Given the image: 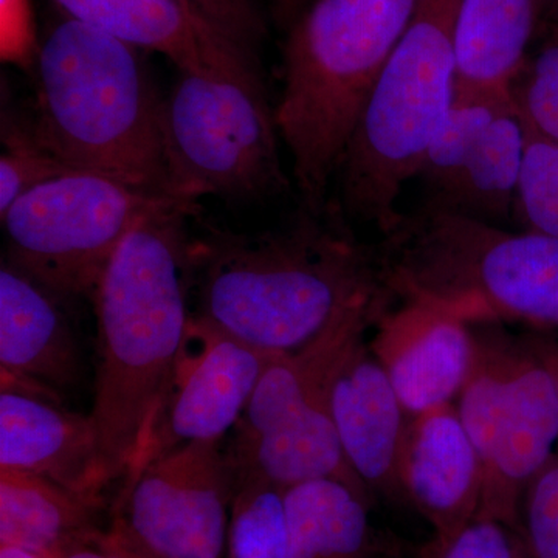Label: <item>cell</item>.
Listing matches in <instances>:
<instances>
[{
  "label": "cell",
  "mask_w": 558,
  "mask_h": 558,
  "mask_svg": "<svg viewBox=\"0 0 558 558\" xmlns=\"http://www.w3.org/2000/svg\"><path fill=\"white\" fill-rule=\"evenodd\" d=\"M542 13V27L546 31L558 25V0H538Z\"/></svg>",
  "instance_id": "cell-33"
},
{
  "label": "cell",
  "mask_w": 558,
  "mask_h": 558,
  "mask_svg": "<svg viewBox=\"0 0 558 558\" xmlns=\"http://www.w3.org/2000/svg\"><path fill=\"white\" fill-rule=\"evenodd\" d=\"M70 20L165 54L178 70L199 69L233 40L197 16L182 0H53ZM236 44V43H234Z\"/></svg>",
  "instance_id": "cell-17"
},
{
  "label": "cell",
  "mask_w": 558,
  "mask_h": 558,
  "mask_svg": "<svg viewBox=\"0 0 558 558\" xmlns=\"http://www.w3.org/2000/svg\"><path fill=\"white\" fill-rule=\"evenodd\" d=\"M231 498L219 442H191L124 481L112 526L153 558H220Z\"/></svg>",
  "instance_id": "cell-9"
},
{
  "label": "cell",
  "mask_w": 558,
  "mask_h": 558,
  "mask_svg": "<svg viewBox=\"0 0 558 558\" xmlns=\"http://www.w3.org/2000/svg\"><path fill=\"white\" fill-rule=\"evenodd\" d=\"M369 558H398V556H396V550L392 546L384 543V545H381L380 548L377 549Z\"/></svg>",
  "instance_id": "cell-35"
},
{
  "label": "cell",
  "mask_w": 558,
  "mask_h": 558,
  "mask_svg": "<svg viewBox=\"0 0 558 558\" xmlns=\"http://www.w3.org/2000/svg\"><path fill=\"white\" fill-rule=\"evenodd\" d=\"M61 558H153L138 548L123 532L110 524L94 537L69 549Z\"/></svg>",
  "instance_id": "cell-31"
},
{
  "label": "cell",
  "mask_w": 558,
  "mask_h": 558,
  "mask_svg": "<svg viewBox=\"0 0 558 558\" xmlns=\"http://www.w3.org/2000/svg\"><path fill=\"white\" fill-rule=\"evenodd\" d=\"M0 472L39 476L95 506L110 484L90 414L13 388L0 391Z\"/></svg>",
  "instance_id": "cell-14"
},
{
  "label": "cell",
  "mask_w": 558,
  "mask_h": 558,
  "mask_svg": "<svg viewBox=\"0 0 558 558\" xmlns=\"http://www.w3.org/2000/svg\"><path fill=\"white\" fill-rule=\"evenodd\" d=\"M554 347H556L557 357H558V333H553Z\"/></svg>",
  "instance_id": "cell-36"
},
{
  "label": "cell",
  "mask_w": 558,
  "mask_h": 558,
  "mask_svg": "<svg viewBox=\"0 0 558 558\" xmlns=\"http://www.w3.org/2000/svg\"><path fill=\"white\" fill-rule=\"evenodd\" d=\"M402 484L435 539L450 538L478 515L484 470L457 403L410 418Z\"/></svg>",
  "instance_id": "cell-16"
},
{
  "label": "cell",
  "mask_w": 558,
  "mask_h": 558,
  "mask_svg": "<svg viewBox=\"0 0 558 558\" xmlns=\"http://www.w3.org/2000/svg\"><path fill=\"white\" fill-rule=\"evenodd\" d=\"M160 124L175 199L253 201L289 186L258 58L238 44L199 69L179 70L161 100Z\"/></svg>",
  "instance_id": "cell-7"
},
{
  "label": "cell",
  "mask_w": 558,
  "mask_h": 558,
  "mask_svg": "<svg viewBox=\"0 0 558 558\" xmlns=\"http://www.w3.org/2000/svg\"><path fill=\"white\" fill-rule=\"evenodd\" d=\"M38 54L31 0H2L3 60L28 65Z\"/></svg>",
  "instance_id": "cell-30"
},
{
  "label": "cell",
  "mask_w": 558,
  "mask_h": 558,
  "mask_svg": "<svg viewBox=\"0 0 558 558\" xmlns=\"http://www.w3.org/2000/svg\"><path fill=\"white\" fill-rule=\"evenodd\" d=\"M178 204L196 202L154 196L95 172H65L0 215L5 259L58 295L92 296L124 238Z\"/></svg>",
  "instance_id": "cell-8"
},
{
  "label": "cell",
  "mask_w": 558,
  "mask_h": 558,
  "mask_svg": "<svg viewBox=\"0 0 558 558\" xmlns=\"http://www.w3.org/2000/svg\"><path fill=\"white\" fill-rule=\"evenodd\" d=\"M524 156V123L515 101L484 132L449 185L424 204L492 226L513 220Z\"/></svg>",
  "instance_id": "cell-19"
},
{
  "label": "cell",
  "mask_w": 558,
  "mask_h": 558,
  "mask_svg": "<svg viewBox=\"0 0 558 558\" xmlns=\"http://www.w3.org/2000/svg\"><path fill=\"white\" fill-rule=\"evenodd\" d=\"M36 65L31 124L44 148L70 170L172 197L161 100L135 47L65 17L39 47Z\"/></svg>",
  "instance_id": "cell-3"
},
{
  "label": "cell",
  "mask_w": 558,
  "mask_h": 558,
  "mask_svg": "<svg viewBox=\"0 0 558 558\" xmlns=\"http://www.w3.org/2000/svg\"><path fill=\"white\" fill-rule=\"evenodd\" d=\"M422 558H532L523 535L517 529L475 517L457 534L435 539L424 549Z\"/></svg>",
  "instance_id": "cell-28"
},
{
  "label": "cell",
  "mask_w": 558,
  "mask_h": 558,
  "mask_svg": "<svg viewBox=\"0 0 558 558\" xmlns=\"http://www.w3.org/2000/svg\"><path fill=\"white\" fill-rule=\"evenodd\" d=\"M0 156V215L28 191L70 172L36 137L31 123L13 117L2 120Z\"/></svg>",
  "instance_id": "cell-25"
},
{
  "label": "cell",
  "mask_w": 558,
  "mask_h": 558,
  "mask_svg": "<svg viewBox=\"0 0 558 558\" xmlns=\"http://www.w3.org/2000/svg\"><path fill=\"white\" fill-rule=\"evenodd\" d=\"M369 499L337 480L286 490L290 558H369L384 545L374 535Z\"/></svg>",
  "instance_id": "cell-21"
},
{
  "label": "cell",
  "mask_w": 558,
  "mask_h": 558,
  "mask_svg": "<svg viewBox=\"0 0 558 558\" xmlns=\"http://www.w3.org/2000/svg\"><path fill=\"white\" fill-rule=\"evenodd\" d=\"M97 509L51 481L0 472V545L61 558L100 531Z\"/></svg>",
  "instance_id": "cell-20"
},
{
  "label": "cell",
  "mask_w": 558,
  "mask_h": 558,
  "mask_svg": "<svg viewBox=\"0 0 558 558\" xmlns=\"http://www.w3.org/2000/svg\"><path fill=\"white\" fill-rule=\"evenodd\" d=\"M369 347L410 417L458 400L472 371V323L422 303H403L377 319Z\"/></svg>",
  "instance_id": "cell-13"
},
{
  "label": "cell",
  "mask_w": 558,
  "mask_h": 558,
  "mask_svg": "<svg viewBox=\"0 0 558 558\" xmlns=\"http://www.w3.org/2000/svg\"><path fill=\"white\" fill-rule=\"evenodd\" d=\"M377 255L392 299L558 333V238L422 204L381 234Z\"/></svg>",
  "instance_id": "cell-5"
},
{
  "label": "cell",
  "mask_w": 558,
  "mask_h": 558,
  "mask_svg": "<svg viewBox=\"0 0 558 558\" xmlns=\"http://www.w3.org/2000/svg\"><path fill=\"white\" fill-rule=\"evenodd\" d=\"M520 532L532 558H558V450L524 492Z\"/></svg>",
  "instance_id": "cell-27"
},
{
  "label": "cell",
  "mask_w": 558,
  "mask_h": 558,
  "mask_svg": "<svg viewBox=\"0 0 558 558\" xmlns=\"http://www.w3.org/2000/svg\"><path fill=\"white\" fill-rule=\"evenodd\" d=\"M57 292L3 259L0 267L2 388L57 399L80 377L75 333Z\"/></svg>",
  "instance_id": "cell-15"
},
{
  "label": "cell",
  "mask_w": 558,
  "mask_h": 558,
  "mask_svg": "<svg viewBox=\"0 0 558 558\" xmlns=\"http://www.w3.org/2000/svg\"><path fill=\"white\" fill-rule=\"evenodd\" d=\"M459 0H418L409 28L381 70L341 160L340 211L387 233L402 211L457 86Z\"/></svg>",
  "instance_id": "cell-6"
},
{
  "label": "cell",
  "mask_w": 558,
  "mask_h": 558,
  "mask_svg": "<svg viewBox=\"0 0 558 558\" xmlns=\"http://www.w3.org/2000/svg\"><path fill=\"white\" fill-rule=\"evenodd\" d=\"M197 204L154 213L124 238L94 292L98 368L90 416L110 483L140 457L185 341L193 278L185 219Z\"/></svg>",
  "instance_id": "cell-2"
},
{
  "label": "cell",
  "mask_w": 558,
  "mask_h": 558,
  "mask_svg": "<svg viewBox=\"0 0 558 558\" xmlns=\"http://www.w3.org/2000/svg\"><path fill=\"white\" fill-rule=\"evenodd\" d=\"M267 2H269L275 21L286 31H290V27L307 9V0H267Z\"/></svg>",
  "instance_id": "cell-32"
},
{
  "label": "cell",
  "mask_w": 558,
  "mask_h": 558,
  "mask_svg": "<svg viewBox=\"0 0 558 558\" xmlns=\"http://www.w3.org/2000/svg\"><path fill=\"white\" fill-rule=\"evenodd\" d=\"M557 450L558 357L553 333L539 332L519 339L490 453L483 464L478 515L520 531L524 492Z\"/></svg>",
  "instance_id": "cell-11"
},
{
  "label": "cell",
  "mask_w": 558,
  "mask_h": 558,
  "mask_svg": "<svg viewBox=\"0 0 558 558\" xmlns=\"http://www.w3.org/2000/svg\"><path fill=\"white\" fill-rule=\"evenodd\" d=\"M418 0H315L290 27L279 135L303 208L329 207V186L374 84Z\"/></svg>",
  "instance_id": "cell-4"
},
{
  "label": "cell",
  "mask_w": 558,
  "mask_h": 558,
  "mask_svg": "<svg viewBox=\"0 0 558 558\" xmlns=\"http://www.w3.org/2000/svg\"><path fill=\"white\" fill-rule=\"evenodd\" d=\"M0 558H47L16 546L0 545Z\"/></svg>",
  "instance_id": "cell-34"
},
{
  "label": "cell",
  "mask_w": 558,
  "mask_h": 558,
  "mask_svg": "<svg viewBox=\"0 0 558 558\" xmlns=\"http://www.w3.org/2000/svg\"><path fill=\"white\" fill-rule=\"evenodd\" d=\"M512 101V90H454L449 112L429 143L417 174L428 196H435L457 178L492 121Z\"/></svg>",
  "instance_id": "cell-22"
},
{
  "label": "cell",
  "mask_w": 558,
  "mask_h": 558,
  "mask_svg": "<svg viewBox=\"0 0 558 558\" xmlns=\"http://www.w3.org/2000/svg\"><path fill=\"white\" fill-rule=\"evenodd\" d=\"M512 95L524 123L558 143V25L521 70Z\"/></svg>",
  "instance_id": "cell-26"
},
{
  "label": "cell",
  "mask_w": 558,
  "mask_h": 558,
  "mask_svg": "<svg viewBox=\"0 0 558 558\" xmlns=\"http://www.w3.org/2000/svg\"><path fill=\"white\" fill-rule=\"evenodd\" d=\"M197 16L208 22L242 49L256 54L266 36V21L256 0H182Z\"/></svg>",
  "instance_id": "cell-29"
},
{
  "label": "cell",
  "mask_w": 558,
  "mask_h": 558,
  "mask_svg": "<svg viewBox=\"0 0 558 558\" xmlns=\"http://www.w3.org/2000/svg\"><path fill=\"white\" fill-rule=\"evenodd\" d=\"M191 266L197 317L269 354L300 351L349 315L392 300L377 248L362 244L332 204L264 233L213 230L191 241Z\"/></svg>",
  "instance_id": "cell-1"
},
{
  "label": "cell",
  "mask_w": 558,
  "mask_h": 558,
  "mask_svg": "<svg viewBox=\"0 0 558 558\" xmlns=\"http://www.w3.org/2000/svg\"><path fill=\"white\" fill-rule=\"evenodd\" d=\"M329 410L344 457L371 497L407 501L402 457L411 417L365 339L337 366Z\"/></svg>",
  "instance_id": "cell-12"
},
{
  "label": "cell",
  "mask_w": 558,
  "mask_h": 558,
  "mask_svg": "<svg viewBox=\"0 0 558 558\" xmlns=\"http://www.w3.org/2000/svg\"><path fill=\"white\" fill-rule=\"evenodd\" d=\"M227 545L230 558H290L284 488L258 480L233 481Z\"/></svg>",
  "instance_id": "cell-23"
},
{
  "label": "cell",
  "mask_w": 558,
  "mask_h": 558,
  "mask_svg": "<svg viewBox=\"0 0 558 558\" xmlns=\"http://www.w3.org/2000/svg\"><path fill=\"white\" fill-rule=\"evenodd\" d=\"M275 355L191 317L148 439L124 481L186 444L219 442L236 427Z\"/></svg>",
  "instance_id": "cell-10"
},
{
  "label": "cell",
  "mask_w": 558,
  "mask_h": 558,
  "mask_svg": "<svg viewBox=\"0 0 558 558\" xmlns=\"http://www.w3.org/2000/svg\"><path fill=\"white\" fill-rule=\"evenodd\" d=\"M513 220L521 230L558 238V143L526 123Z\"/></svg>",
  "instance_id": "cell-24"
},
{
  "label": "cell",
  "mask_w": 558,
  "mask_h": 558,
  "mask_svg": "<svg viewBox=\"0 0 558 558\" xmlns=\"http://www.w3.org/2000/svg\"><path fill=\"white\" fill-rule=\"evenodd\" d=\"M539 28L538 0H459L454 90H512Z\"/></svg>",
  "instance_id": "cell-18"
}]
</instances>
